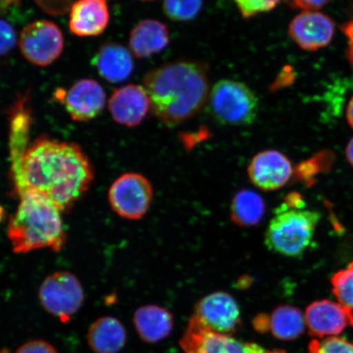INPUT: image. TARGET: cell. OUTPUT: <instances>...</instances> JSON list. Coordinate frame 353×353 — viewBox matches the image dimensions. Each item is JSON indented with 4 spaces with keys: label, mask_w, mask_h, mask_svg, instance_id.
Segmentation results:
<instances>
[{
    "label": "cell",
    "mask_w": 353,
    "mask_h": 353,
    "mask_svg": "<svg viewBox=\"0 0 353 353\" xmlns=\"http://www.w3.org/2000/svg\"><path fill=\"white\" fill-rule=\"evenodd\" d=\"M309 353H353V343L341 337H327L323 341L313 339L308 345Z\"/></svg>",
    "instance_id": "cell-27"
},
{
    "label": "cell",
    "mask_w": 353,
    "mask_h": 353,
    "mask_svg": "<svg viewBox=\"0 0 353 353\" xmlns=\"http://www.w3.org/2000/svg\"><path fill=\"white\" fill-rule=\"evenodd\" d=\"M281 0H234L243 17L251 19L260 13L270 12Z\"/></svg>",
    "instance_id": "cell-28"
},
{
    "label": "cell",
    "mask_w": 353,
    "mask_h": 353,
    "mask_svg": "<svg viewBox=\"0 0 353 353\" xmlns=\"http://www.w3.org/2000/svg\"><path fill=\"white\" fill-rule=\"evenodd\" d=\"M19 1V0H0V10L2 8H6L11 6V4Z\"/></svg>",
    "instance_id": "cell-36"
},
{
    "label": "cell",
    "mask_w": 353,
    "mask_h": 353,
    "mask_svg": "<svg viewBox=\"0 0 353 353\" xmlns=\"http://www.w3.org/2000/svg\"><path fill=\"white\" fill-rule=\"evenodd\" d=\"M346 116L348 123L353 129V96L350 103H348Z\"/></svg>",
    "instance_id": "cell-34"
},
{
    "label": "cell",
    "mask_w": 353,
    "mask_h": 353,
    "mask_svg": "<svg viewBox=\"0 0 353 353\" xmlns=\"http://www.w3.org/2000/svg\"><path fill=\"white\" fill-rule=\"evenodd\" d=\"M17 43L14 29L7 21L0 19V56L6 55Z\"/></svg>",
    "instance_id": "cell-29"
},
{
    "label": "cell",
    "mask_w": 353,
    "mask_h": 353,
    "mask_svg": "<svg viewBox=\"0 0 353 353\" xmlns=\"http://www.w3.org/2000/svg\"><path fill=\"white\" fill-rule=\"evenodd\" d=\"M194 315L215 333L232 335L241 325L239 305L231 294L223 291L201 299L196 303Z\"/></svg>",
    "instance_id": "cell-9"
},
{
    "label": "cell",
    "mask_w": 353,
    "mask_h": 353,
    "mask_svg": "<svg viewBox=\"0 0 353 353\" xmlns=\"http://www.w3.org/2000/svg\"><path fill=\"white\" fill-rule=\"evenodd\" d=\"M293 167L289 158L276 150L258 153L248 167L249 178L256 188L265 192L283 188L292 178Z\"/></svg>",
    "instance_id": "cell-12"
},
{
    "label": "cell",
    "mask_w": 353,
    "mask_h": 353,
    "mask_svg": "<svg viewBox=\"0 0 353 353\" xmlns=\"http://www.w3.org/2000/svg\"><path fill=\"white\" fill-rule=\"evenodd\" d=\"M108 107L114 121L132 128L139 125L147 117L151 101L144 87L128 85L114 90Z\"/></svg>",
    "instance_id": "cell-14"
},
{
    "label": "cell",
    "mask_w": 353,
    "mask_h": 353,
    "mask_svg": "<svg viewBox=\"0 0 353 353\" xmlns=\"http://www.w3.org/2000/svg\"><path fill=\"white\" fill-rule=\"evenodd\" d=\"M305 327V316L296 307L280 305L269 316L268 331L279 341H295L304 333Z\"/></svg>",
    "instance_id": "cell-22"
},
{
    "label": "cell",
    "mask_w": 353,
    "mask_h": 353,
    "mask_svg": "<svg viewBox=\"0 0 353 353\" xmlns=\"http://www.w3.org/2000/svg\"><path fill=\"white\" fill-rule=\"evenodd\" d=\"M330 283L339 303L353 310V261L346 268L334 273Z\"/></svg>",
    "instance_id": "cell-25"
},
{
    "label": "cell",
    "mask_w": 353,
    "mask_h": 353,
    "mask_svg": "<svg viewBox=\"0 0 353 353\" xmlns=\"http://www.w3.org/2000/svg\"><path fill=\"white\" fill-rule=\"evenodd\" d=\"M145 1H151V0H145Z\"/></svg>",
    "instance_id": "cell-40"
},
{
    "label": "cell",
    "mask_w": 353,
    "mask_h": 353,
    "mask_svg": "<svg viewBox=\"0 0 353 353\" xmlns=\"http://www.w3.org/2000/svg\"><path fill=\"white\" fill-rule=\"evenodd\" d=\"M212 331L204 322L196 315L189 321L186 330L180 341V345L186 353H197L203 341Z\"/></svg>",
    "instance_id": "cell-26"
},
{
    "label": "cell",
    "mask_w": 353,
    "mask_h": 353,
    "mask_svg": "<svg viewBox=\"0 0 353 353\" xmlns=\"http://www.w3.org/2000/svg\"><path fill=\"white\" fill-rule=\"evenodd\" d=\"M143 85L154 117L169 128L196 117L210 92L205 65L189 60L159 66L145 74Z\"/></svg>",
    "instance_id": "cell-2"
},
{
    "label": "cell",
    "mask_w": 353,
    "mask_h": 353,
    "mask_svg": "<svg viewBox=\"0 0 353 353\" xmlns=\"http://www.w3.org/2000/svg\"><path fill=\"white\" fill-rule=\"evenodd\" d=\"M331 0H292V6L304 11H319Z\"/></svg>",
    "instance_id": "cell-31"
},
{
    "label": "cell",
    "mask_w": 353,
    "mask_h": 353,
    "mask_svg": "<svg viewBox=\"0 0 353 353\" xmlns=\"http://www.w3.org/2000/svg\"><path fill=\"white\" fill-rule=\"evenodd\" d=\"M92 63L101 77L114 83L125 81L134 68V61L129 50L120 43L112 42L99 48Z\"/></svg>",
    "instance_id": "cell-16"
},
{
    "label": "cell",
    "mask_w": 353,
    "mask_h": 353,
    "mask_svg": "<svg viewBox=\"0 0 353 353\" xmlns=\"http://www.w3.org/2000/svg\"><path fill=\"white\" fill-rule=\"evenodd\" d=\"M6 217V214H4V210L1 205H0V223L3 222V220Z\"/></svg>",
    "instance_id": "cell-37"
},
{
    "label": "cell",
    "mask_w": 353,
    "mask_h": 353,
    "mask_svg": "<svg viewBox=\"0 0 353 353\" xmlns=\"http://www.w3.org/2000/svg\"><path fill=\"white\" fill-rule=\"evenodd\" d=\"M19 46L22 55L30 63L47 66L54 63L63 52L64 38L54 22L37 21L22 30Z\"/></svg>",
    "instance_id": "cell-8"
},
{
    "label": "cell",
    "mask_w": 353,
    "mask_h": 353,
    "mask_svg": "<svg viewBox=\"0 0 353 353\" xmlns=\"http://www.w3.org/2000/svg\"><path fill=\"white\" fill-rule=\"evenodd\" d=\"M170 41V30L165 23L145 19L139 22L132 30L130 48L136 57L147 59L165 50Z\"/></svg>",
    "instance_id": "cell-17"
},
{
    "label": "cell",
    "mask_w": 353,
    "mask_h": 353,
    "mask_svg": "<svg viewBox=\"0 0 353 353\" xmlns=\"http://www.w3.org/2000/svg\"><path fill=\"white\" fill-rule=\"evenodd\" d=\"M263 353H287L285 350H276L272 351L264 352Z\"/></svg>",
    "instance_id": "cell-38"
},
{
    "label": "cell",
    "mask_w": 353,
    "mask_h": 353,
    "mask_svg": "<svg viewBox=\"0 0 353 353\" xmlns=\"http://www.w3.org/2000/svg\"><path fill=\"white\" fill-rule=\"evenodd\" d=\"M56 98L65 105L72 120L86 122L103 112L107 96L99 83L83 79L74 83L68 91H57Z\"/></svg>",
    "instance_id": "cell-10"
},
{
    "label": "cell",
    "mask_w": 353,
    "mask_h": 353,
    "mask_svg": "<svg viewBox=\"0 0 353 353\" xmlns=\"http://www.w3.org/2000/svg\"><path fill=\"white\" fill-rule=\"evenodd\" d=\"M334 34V21L319 11H304L289 26L290 37L306 51H317L329 46Z\"/></svg>",
    "instance_id": "cell-13"
},
{
    "label": "cell",
    "mask_w": 353,
    "mask_h": 353,
    "mask_svg": "<svg viewBox=\"0 0 353 353\" xmlns=\"http://www.w3.org/2000/svg\"><path fill=\"white\" fill-rule=\"evenodd\" d=\"M19 198V206L8 226V237L13 252L26 254L41 249H63L66 234L61 211L38 192H26Z\"/></svg>",
    "instance_id": "cell-3"
},
{
    "label": "cell",
    "mask_w": 353,
    "mask_h": 353,
    "mask_svg": "<svg viewBox=\"0 0 353 353\" xmlns=\"http://www.w3.org/2000/svg\"><path fill=\"white\" fill-rule=\"evenodd\" d=\"M87 341L95 353H118L125 346L126 330L113 316L101 317L88 329Z\"/></svg>",
    "instance_id": "cell-19"
},
{
    "label": "cell",
    "mask_w": 353,
    "mask_h": 353,
    "mask_svg": "<svg viewBox=\"0 0 353 353\" xmlns=\"http://www.w3.org/2000/svg\"><path fill=\"white\" fill-rule=\"evenodd\" d=\"M321 217L319 212L289 208L282 203L265 233V245L272 252L299 257L310 245Z\"/></svg>",
    "instance_id": "cell-4"
},
{
    "label": "cell",
    "mask_w": 353,
    "mask_h": 353,
    "mask_svg": "<svg viewBox=\"0 0 353 353\" xmlns=\"http://www.w3.org/2000/svg\"><path fill=\"white\" fill-rule=\"evenodd\" d=\"M15 353H59L50 343L43 341H29L21 345Z\"/></svg>",
    "instance_id": "cell-30"
},
{
    "label": "cell",
    "mask_w": 353,
    "mask_h": 353,
    "mask_svg": "<svg viewBox=\"0 0 353 353\" xmlns=\"http://www.w3.org/2000/svg\"><path fill=\"white\" fill-rule=\"evenodd\" d=\"M17 195L35 192L47 197L61 213L72 208L94 178L90 160L78 145L39 137L12 165Z\"/></svg>",
    "instance_id": "cell-1"
},
{
    "label": "cell",
    "mask_w": 353,
    "mask_h": 353,
    "mask_svg": "<svg viewBox=\"0 0 353 353\" xmlns=\"http://www.w3.org/2000/svg\"><path fill=\"white\" fill-rule=\"evenodd\" d=\"M134 324L142 341L157 343L171 334L174 328V316L164 307L145 305L137 309Z\"/></svg>",
    "instance_id": "cell-18"
},
{
    "label": "cell",
    "mask_w": 353,
    "mask_h": 353,
    "mask_svg": "<svg viewBox=\"0 0 353 353\" xmlns=\"http://www.w3.org/2000/svg\"><path fill=\"white\" fill-rule=\"evenodd\" d=\"M204 0H164L165 14L174 21H189L195 19L201 12Z\"/></svg>",
    "instance_id": "cell-24"
},
{
    "label": "cell",
    "mask_w": 353,
    "mask_h": 353,
    "mask_svg": "<svg viewBox=\"0 0 353 353\" xmlns=\"http://www.w3.org/2000/svg\"><path fill=\"white\" fill-rule=\"evenodd\" d=\"M153 196L152 183L138 173H126L119 176L108 193L112 210L128 220L143 218L151 207Z\"/></svg>",
    "instance_id": "cell-7"
},
{
    "label": "cell",
    "mask_w": 353,
    "mask_h": 353,
    "mask_svg": "<svg viewBox=\"0 0 353 353\" xmlns=\"http://www.w3.org/2000/svg\"><path fill=\"white\" fill-rule=\"evenodd\" d=\"M258 344L237 341L232 335L210 332L206 335L197 353H263Z\"/></svg>",
    "instance_id": "cell-23"
},
{
    "label": "cell",
    "mask_w": 353,
    "mask_h": 353,
    "mask_svg": "<svg viewBox=\"0 0 353 353\" xmlns=\"http://www.w3.org/2000/svg\"><path fill=\"white\" fill-rule=\"evenodd\" d=\"M0 353H10V352L8 350V348H3V350L0 351Z\"/></svg>",
    "instance_id": "cell-39"
},
{
    "label": "cell",
    "mask_w": 353,
    "mask_h": 353,
    "mask_svg": "<svg viewBox=\"0 0 353 353\" xmlns=\"http://www.w3.org/2000/svg\"><path fill=\"white\" fill-rule=\"evenodd\" d=\"M10 145L12 165L17 164L28 148L30 128L33 118L28 98L20 97L10 110Z\"/></svg>",
    "instance_id": "cell-20"
},
{
    "label": "cell",
    "mask_w": 353,
    "mask_h": 353,
    "mask_svg": "<svg viewBox=\"0 0 353 353\" xmlns=\"http://www.w3.org/2000/svg\"><path fill=\"white\" fill-rule=\"evenodd\" d=\"M304 316L309 334L315 338L332 337L353 327V310L328 299L312 303Z\"/></svg>",
    "instance_id": "cell-11"
},
{
    "label": "cell",
    "mask_w": 353,
    "mask_h": 353,
    "mask_svg": "<svg viewBox=\"0 0 353 353\" xmlns=\"http://www.w3.org/2000/svg\"><path fill=\"white\" fill-rule=\"evenodd\" d=\"M266 204L259 193L242 189L233 196L230 206L231 219L241 228L257 226L262 222Z\"/></svg>",
    "instance_id": "cell-21"
},
{
    "label": "cell",
    "mask_w": 353,
    "mask_h": 353,
    "mask_svg": "<svg viewBox=\"0 0 353 353\" xmlns=\"http://www.w3.org/2000/svg\"><path fill=\"white\" fill-rule=\"evenodd\" d=\"M208 109L212 118L222 125L248 126L257 118L258 97L245 83L222 79L210 92Z\"/></svg>",
    "instance_id": "cell-5"
},
{
    "label": "cell",
    "mask_w": 353,
    "mask_h": 353,
    "mask_svg": "<svg viewBox=\"0 0 353 353\" xmlns=\"http://www.w3.org/2000/svg\"><path fill=\"white\" fill-rule=\"evenodd\" d=\"M268 319L267 314H259L254 317L253 321L254 328L259 333L266 334L268 332Z\"/></svg>",
    "instance_id": "cell-32"
},
{
    "label": "cell",
    "mask_w": 353,
    "mask_h": 353,
    "mask_svg": "<svg viewBox=\"0 0 353 353\" xmlns=\"http://www.w3.org/2000/svg\"><path fill=\"white\" fill-rule=\"evenodd\" d=\"M110 21L108 0H78L70 10L69 28L78 37H97Z\"/></svg>",
    "instance_id": "cell-15"
},
{
    "label": "cell",
    "mask_w": 353,
    "mask_h": 353,
    "mask_svg": "<svg viewBox=\"0 0 353 353\" xmlns=\"http://www.w3.org/2000/svg\"><path fill=\"white\" fill-rule=\"evenodd\" d=\"M39 298L48 313L66 323L82 307L85 292L81 281L72 273L57 272L42 282Z\"/></svg>",
    "instance_id": "cell-6"
},
{
    "label": "cell",
    "mask_w": 353,
    "mask_h": 353,
    "mask_svg": "<svg viewBox=\"0 0 353 353\" xmlns=\"http://www.w3.org/2000/svg\"><path fill=\"white\" fill-rule=\"evenodd\" d=\"M345 34L348 38V43H350V60L353 65V21L350 22L346 26Z\"/></svg>",
    "instance_id": "cell-33"
},
{
    "label": "cell",
    "mask_w": 353,
    "mask_h": 353,
    "mask_svg": "<svg viewBox=\"0 0 353 353\" xmlns=\"http://www.w3.org/2000/svg\"><path fill=\"white\" fill-rule=\"evenodd\" d=\"M346 157L348 163L353 167V138L348 142L346 148Z\"/></svg>",
    "instance_id": "cell-35"
}]
</instances>
